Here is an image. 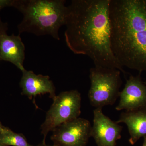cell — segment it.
I'll return each mask as SVG.
<instances>
[{
	"instance_id": "6da1fadb",
	"label": "cell",
	"mask_w": 146,
	"mask_h": 146,
	"mask_svg": "<svg viewBox=\"0 0 146 146\" xmlns=\"http://www.w3.org/2000/svg\"><path fill=\"white\" fill-rule=\"evenodd\" d=\"M110 0H73L68 6L65 42L75 54L90 58L95 66L126 72L115 57L111 41Z\"/></svg>"
},
{
	"instance_id": "7a4b0ae2",
	"label": "cell",
	"mask_w": 146,
	"mask_h": 146,
	"mask_svg": "<svg viewBox=\"0 0 146 146\" xmlns=\"http://www.w3.org/2000/svg\"><path fill=\"white\" fill-rule=\"evenodd\" d=\"M112 51L123 68L146 71V0H110Z\"/></svg>"
},
{
	"instance_id": "3957f363",
	"label": "cell",
	"mask_w": 146,
	"mask_h": 146,
	"mask_svg": "<svg viewBox=\"0 0 146 146\" xmlns=\"http://www.w3.org/2000/svg\"><path fill=\"white\" fill-rule=\"evenodd\" d=\"M64 0H15L12 7L23 15L19 33L50 35L60 40L59 29L66 24L68 7Z\"/></svg>"
},
{
	"instance_id": "277c9868",
	"label": "cell",
	"mask_w": 146,
	"mask_h": 146,
	"mask_svg": "<svg viewBox=\"0 0 146 146\" xmlns=\"http://www.w3.org/2000/svg\"><path fill=\"white\" fill-rule=\"evenodd\" d=\"M121 72L117 69L94 66L91 68V86L88 93L90 104L96 108L112 105L119 96Z\"/></svg>"
},
{
	"instance_id": "5b68a950",
	"label": "cell",
	"mask_w": 146,
	"mask_h": 146,
	"mask_svg": "<svg viewBox=\"0 0 146 146\" xmlns=\"http://www.w3.org/2000/svg\"><path fill=\"white\" fill-rule=\"evenodd\" d=\"M53 100L41 125L44 142L49 132L62 124L79 118L81 114V94L77 90L61 92Z\"/></svg>"
},
{
	"instance_id": "8992f818",
	"label": "cell",
	"mask_w": 146,
	"mask_h": 146,
	"mask_svg": "<svg viewBox=\"0 0 146 146\" xmlns=\"http://www.w3.org/2000/svg\"><path fill=\"white\" fill-rule=\"evenodd\" d=\"M91 129L88 120L79 117L56 127L51 139L54 146H86Z\"/></svg>"
},
{
	"instance_id": "52a82bcc",
	"label": "cell",
	"mask_w": 146,
	"mask_h": 146,
	"mask_svg": "<svg viewBox=\"0 0 146 146\" xmlns=\"http://www.w3.org/2000/svg\"><path fill=\"white\" fill-rule=\"evenodd\" d=\"M94 116L91 136L97 146H116L121 137L123 127L104 115L102 108L94 110Z\"/></svg>"
},
{
	"instance_id": "ba28073f",
	"label": "cell",
	"mask_w": 146,
	"mask_h": 146,
	"mask_svg": "<svg viewBox=\"0 0 146 146\" xmlns=\"http://www.w3.org/2000/svg\"><path fill=\"white\" fill-rule=\"evenodd\" d=\"M120 100L116 106L117 111H133L146 108V82L140 75L130 76L124 88L120 91Z\"/></svg>"
},
{
	"instance_id": "9c48e42d",
	"label": "cell",
	"mask_w": 146,
	"mask_h": 146,
	"mask_svg": "<svg viewBox=\"0 0 146 146\" xmlns=\"http://www.w3.org/2000/svg\"><path fill=\"white\" fill-rule=\"evenodd\" d=\"M8 25L0 19V60L12 63L20 70H25L23 63L25 58V46L20 35L7 33Z\"/></svg>"
},
{
	"instance_id": "30bf717a",
	"label": "cell",
	"mask_w": 146,
	"mask_h": 146,
	"mask_svg": "<svg viewBox=\"0 0 146 146\" xmlns=\"http://www.w3.org/2000/svg\"><path fill=\"white\" fill-rule=\"evenodd\" d=\"M22 77L20 82L22 95L31 100L38 95L49 94L53 99L56 96V88L48 76L36 75L33 71L25 70L22 71Z\"/></svg>"
},
{
	"instance_id": "8fae6325",
	"label": "cell",
	"mask_w": 146,
	"mask_h": 146,
	"mask_svg": "<svg viewBox=\"0 0 146 146\" xmlns=\"http://www.w3.org/2000/svg\"><path fill=\"white\" fill-rule=\"evenodd\" d=\"M116 122L126 125L130 135L129 141L134 145L140 138L146 136V108L123 112Z\"/></svg>"
},
{
	"instance_id": "7c38bea8",
	"label": "cell",
	"mask_w": 146,
	"mask_h": 146,
	"mask_svg": "<svg viewBox=\"0 0 146 146\" xmlns=\"http://www.w3.org/2000/svg\"><path fill=\"white\" fill-rule=\"evenodd\" d=\"M0 143L6 146H34L29 143L23 134L15 133L7 127L0 133Z\"/></svg>"
},
{
	"instance_id": "4fadbf2b",
	"label": "cell",
	"mask_w": 146,
	"mask_h": 146,
	"mask_svg": "<svg viewBox=\"0 0 146 146\" xmlns=\"http://www.w3.org/2000/svg\"><path fill=\"white\" fill-rule=\"evenodd\" d=\"M13 1H0V9L6 7L12 6Z\"/></svg>"
},
{
	"instance_id": "5bb4252c",
	"label": "cell",
	"mask_w": 146,
	"mask_h": 146,
	"mask_svg": "<svg viewBox=\"0 0 146 146\" xmlns=\"http://www.w3.org/2000/svg\"><path fill=\"white\" fill-rule=\"evenodd\" d=\"M6 128V127L3 125L0 122V133L3 132V131H4L5 130Z\"/></svg>"
},
{
	"instance_id": "9a60e30c",
	"label": "cell",
	"mask_w": 146,
	"mask_h": 146,
	"mask_svg": "<svg viewBox=\"0 0 146 146\" xmlns=\"http://www.w3.org/2000/svg\"><path fill=\"white\" fill-rule=\"evenodd\" d=\"M36 146H54L53 145H47L46 144V142H44L42 141V143L39 144V145H38Z\"/></svg>"
},
{
	"instance_id": "2e32d148",
	"label": "cell",
	"mask_w": 146,
	"mask_h": 146,
	"mask_svg": "<svg viewBox=\"0 0 146 146\" xmlns=\"http://www.w3.org/2000/svg\"><path fill=\"white\" fill-rule=\"evenodd\" d=\"M144 141L142 146H146V136L144 137Z\"/></svg>"
},
{
	"instance_id": "e0dca14e",
	"label": "cell",
	"mask_w": 146,
	"mask_h": 146,
	"mask_svg": "<svg viewBox=\"0 0 146 146\" xmlns=\"http://www.w3.org/2000/svg\"><path fill=\"white\" fill-rule=\"evenodd\" d=\"M0 146H6L4 145H3V144L0 143Z\"/></svg>"
}]
</instances>
